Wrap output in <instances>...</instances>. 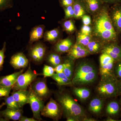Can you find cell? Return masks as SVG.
<instances>
[{
  "label": "cell",
  "mask_w": 121,
  "mask_h": 121,
  "mask_svg": "<svg viewBox=\"0 0 121 121\" xmlns=\"http://www.w3.org/2000/svg\"><path fill=\"white\" fill-rule=\"evenodd\" d=\"M100 11L94 20L93 35L103 42L115 41L117 39V32L107 9L104 7Z\"/></svg>",
  "instance_id": "1"
},
{
  "label": "cell",
  "mask_w": 121,
  "mask_h": 121,
  "mask_svg": "<svg viewBox=\"0 0 121 121\" xmlns=\"http://www.w3.org/2000/svg\"><path fill=\"white\" fill-rule=\"evenodd\" d=\"M56 99L62 108L66 117H73L77 121L84 119L86 116L82 107L75 101L68 93L59 92L56 93Z\"/></svg>",
  "instance_id": "2"
},
{
  "label": "cell",
  "mask_w": 121,
  "mask_h": 121,
  "mask_svg": "<svg viewBox=\"0 0 121 121\" xmlns=\"http://www.w3.org/2000/svg\"><path fill=\"white\" fill-rule=\"evenodd\" d=\"M96 68L91 64L83 62L77 66L71 83L76 85H84L94 82L97 78Z\"/></svg>",
  "instance_id": "3"
},
{
  "label": "cell",
  "mask_w": 121,
  "mask_h": 121,
  "mask_svg": "<svg viewBox=\"0 0 121 121\" xmlns=\"http://www.w3.org/2000/svg\"><path fill=\"white\" fill-rule=\"evenodd\" d=\"M97 91L103 97H112L117 95V80L113 75L102 78L97 86Z\"/></svg>",
  "instance_id": "4"
},
{
  "label": "cell",
  "mask_w": 121,
  "mask_h": 121,
  "mask_svg": "<svg viewBox=\"0 0 121 121\" xmlns=\"http://www.w3.org/2000/svg\"><path fill=\"white\" fill-rule=\"evenodd\" d=\"M39 74L34 71L30 66L24 73L21 74L17 78L16 82L12 86L13 91L27 90L29 86L35 82Z\"/></svg>",
  "instance_id": "5"
},
{
  "label": "cell",
  "mask_w": 121,
  "mask_h": 121,
  "mask_svg": "<svg viewBox=\"0 0 121 121\" xmlns=\"http://www.w3.org/2000/svg\"><path fill=\"white\" fill-rule=\"evenodd\" d=\"M63 112L62 108L57 101L52 98L41 111V115L44 117L50 118L54 120L60 118Z\"/></svg>",
  "instance_id": "6"
},
{
  "label": "cell",
  "mask_w": 121,
  "mask_h": 121,
  "mask_svg": "<svg viewBox=\"0 0 121 121\" xmlns=\"http://www.w3.org/2000/svg\"><path fill=\"white\" fill-rule=\"evenodd\" d=\"M28 104L32 111L33 117L37 121L42 120L41 112L45 106L44 102L30 90L29 95Z\"/></svg>",
  "instance_id": "7"
},
{
  "label": "cell",
  "mask_w": 121,
  "mask_h": 121,
  "mask_svg": "<svg viewBox=\"0 0 121 121\" xmlns=\"http://www.w3.org/2000/svg\"><path fill=\"white\" fill-rule=\"evenodd\" d=\"M47 48L43 43H37L33 45L29 50V55L30 59L35 63L43 62L45 58Z\"/></svg>",
  "instance_id": "8"
},
{
  "label": "cell",
  "mask_w": 121,
  "mask_h": 121,
  "mask_svg": "<svg viewBox=\"0 0 121 121\" xmlns=\"http://www.w3.org/2000/svg\"><path fill=\"white\" fill-rule=\"evenodd\" d=\"M30 90L43 101L48 99L50 95V91L47 85L46 80L43 78L34 82Z\"/></svg>",
  "instance_id": "9"
},
{
  "label": "cell",
  "mask_w": 121,
  "mask_h": 121,
  "mask_svg": "<svg viewBox=\"0 0 121 121\" xmlns=\"http://www.w3.org/2000/svg\"><path fill=\"white\" fill-rule=\"evenodd\" d=\"M10 64L14 69H25L28 66L29 60L23 52H18L11 57Z\"/></svg>",
  "instance_id": "10"
},
{
  "label": "cell",
  "mask_w": 121,
  "mask_h": 121,
  "mask_svg": "<svg viewBox=\"0 0 121 121\" xmlns=\"http://www.w3.org/2000/svg\"><path fill=\"white\" fill-rule=\"evenodd\" d=\"M68 52V56L72 60L84 58L91 54L86 47L77 43L72 46Z\"/></svg>",
  "instance_id": "11"
},
{
  "label": "cell",
  "mask_w": 121,
  "mask_h": 121,
  "mask_svg": "<svg viewBox=\"0 0 121 121\" xmlns=\"http://www.w3.org/2000/svg\"><path fill=\"white\" fill-rule=\"evenodd\" d=\"M102 52L106 53L111 56L115 61L121 60V48L116 44L106 45L103 48Z\"/></svg>",
  "instance_id": "12"
},
{
  "label": "cell",
  "mask_w": 121,
  "mask_h": 121,
  "mask_svg": "<svg viewBox=\"0 0 121 121\" xmlns=\"http://www.w3.org/2000/svg\"><path fill=\"white\" fill-rule=\"evenodd\" d=\"M23 111L21 109L17 110L7 108L0 111V115L7 121L9 120L17 121H19L23 116Z\"/></svg>",
  "instance_id": "13"
},
{
  "label": "cell",
  "mask_w": 121,
  "mask_h": 121,
  "mask_svg": "<svg viewBox=\"0 0 121 121\" xmlns=\"http://www.w3.org/2000/svg\"><path fill=\"white\" fill-rule=\"evenodd\" d=\"M29 90H21L15 91L12 93V95L21 108L25 104H28V97Z\"/></svg>",
  "instance_id": "14"
},
{
  "label": "cell",
  "mask_w": 121,
  "mask_h": 121,
  "mask_svg": "<svg viewBox=\"0 0 121 121\" xmlns=\"http://www.w3.org/2000/svg\"><path fill=\"white\" fill-rule=\"evenodd\" d=\"M24 69H22L20 71L13 73L0 77V86L12 87L16 82L19 76L23 72Z\"/></svg>",
  "instance_id": "15"
},
{
  "label": "cell",
  "mask_w": 121,
  "mask_h": 121,
  "mask_svg": "<svg viewBox=\"0 0 121 121\" xmlns=\"http://www.w3.org/2000/svg\"><path fill=\"white\" fill-rule=\"evenodd\" d=\"M110 18L116 32H121V5H117L115 7Z\"/></svg>",
  "instance_id": "16"
},
{
  "label": "cell",
  "mask_w": 121,
  "mask_h": 121,
  "mask_svg": "<svg viewBox=\"0 0 121 121\" xmlns=\"http://www.w3.org/2000/svg\"><path fill=\"white\" fill-rule=\"evenodd\" d=\"M73 45V42L71 38H66L57 42L55 47V50L58 53L68 52Z\"/></svg>",
  "instance_id": "17"
},
{
  "label": "cell",
  "mask_w": 121,
  "mask_h": 121,
  "mask_svg": "<svg viewBox=\"0 0 121 121\" xmlns=\"http://www.w3.org/2000/svg\"><path fill=\"white\" fill-rule=\"evenodd\" d=\"M45 26L43 25L36 26L32 29L30 34L29 43L31 44L38 41L43 36Z\"/></svg>",
  "instance_id": "18"
},
{
  "label": "cell",
  "mask_w": 121,
  "mask_h": 121,
  "mask_svg": "<svg viewBox=\"0 0 121 121\" xmlns=\"http://www.w3.org/2000/svg\"><path fill=\"white\" fill-rule=\"evenodd\" d=\"M73 7L74 10V17L75 18H80L85 15L86 8L82 0H75Z\"/></svg>",
  "instance_id": "19"
},
{
  "label": "cell",
  "mask_w": 121,
  "mask_h": 121,
  "mask_svg": "<svg viewBox=\"0 0 121 121\" xmlns=\"http://www.w3.org/2000/svg\"><path fill=\"white\" fill-rule=\"evenodd\" d=\"M82 1L87 9L93 13L100 10L103 3L101 0H82Z\"/></svg>",
  "instance_id": "20"
},
{
  "label": "cell",
  "mask_w": 121,
  "mask_h": 121,
  "mask_svg": "<svg viewBox=\"0 0 121 121\" xmlns=\"http://www.w3.org/2000/svg\"><path fill=\"white\" fill-rule=\"evenodd\" d=\"M103 106V101L101 99L95 98L91 100L89 105V110L93 113L98 114L101 112Z\"/></svg>",
  "instance_id": "21"
},
{
  "label": "cell",
  "mask_w": 121,
  "mask_h": 121,
  "mask_svg": "<svg viewBox=\"0 0 121 121\" xmlns=\"http://www.w3.org/2000/svg\"><path fill=\"white\" fill-rule=\"evenodd\" d=\"M59 35V31L58 29L47 31L44 34V39L49 43H55L58 39Z\"/></svg>",
  "instance_id": "22"
},
{
  "label": "cell",
  "mask_w": 121,
  "mask_h": 121,
  "mask_svg": "<svg viewBox=\"0 0 121 121\" xmlns=\"http://www.w3.org/2000/svg\"><path fill=\"white\" fill-rule=\"evenodd\" d=\"M45 58L47 62L54 68L62 63V58L58 53L54 52L50 53L46 56Z\"/></svg>",
  "instance_id": "23"
},
{
  "label": "cell",
  "mask_w": 121,
  "mask_h": 121,
  "mask_svg": "<svg viewBox=\"0 0 121 121\" xmlns=\"http://www.w3.org/2000/svg\"><path fill=\"white\" fill-rule=\"evenodd\" d=\"M51 78L55 81L59 85H67L71 83V80L69 79L63 72L56 73Z\"/></svg>",
  "instance_id": "24"
},
{
  "label": "cell",
  "mask_w": 121,
  "mask_h": 121,
  "mask_svg": "<svg viewBox=\"0 0 121 121\" xmlns=\"http://www.w3.org/2000/svg\"><path fill=\"white\" fill-rule=\"evenodd\" d=\"M73 91L76 96L82 101L86 100L91 95L90 90L87 88H75Z\"/></svg>",
  "instance_id": "25"
},
{
  "label": "cell",
  "mask_w": 121,
  "mask_h": 121,
  "mask_svg": "<svg viewBox=\"0 0 121 121\" xmlns=\"http://www.w3.org/2000/svg\"><path fill=\"white\" fill-rule=\"evenodd\" d=\"M86 48L90 54H94L99 52L101 49V45L98 41L92 39Z\"/></svg>",
  "instance_id": "26"
},
{
  "label": "cell",
  "mask_w": 121,
  "mask_h": 121,
  "mask_svg": "<svg viewBox=\"0 0 121 121\" xmlns=\"http://www.w3.org/2000/svg\"><path fill=\"white\" fill-rule=\"evenodd\" d=\"M4 99L5 105L7 106V108L17 110L21 109L12 95L5 97Z\"/></svg>",
  "instance_id": "27"
},
{
  "label": "cell",
  "mask_w": 121,
  "mask_h": 121,
  "mask_svg": "<svg viewBox=\"0 0 121 121\" xmlns=\"http://www.w3.org/2000/svg\"><path fill=\"white\" fill-rule=\"evenodd\" d=\"M119 106L117 102L112 101L110 102L106 109V112L110 115H114L117 114L119 112Z\"/></svg>",
  "instance_id": "28"
},
{
  "label": "cell",
  "mask_w": 121,
  "mask_h": 121,
  "mask_svg": "<svg viewBox=\"0 0 121 121\" xmlns=\"http://www.w3.org/2000/svg\"><path fill=\"white\" fill-rule=\"evenodd\" d=\"M65 63V67L63 72L69 79L72 80L73 78V63L70 60H67Z\"/></svg>",
  "instance_id": "29"
},
{
  "label": "cell",
  "mask_w": 121,
  "mask_h": 121,
  "mask_svg": "<svg viewBox=\"0 0 121 121\" xmlns=\"http://www.w3.org/2000/svg\"><path fill=\"white\" fill-rule=\"evenodd\" d=\"M92 39L91 36L86 35L80 33L78 36L77 43L86 47Z\"/></svg>",
  "instance_id": "30"
},
{
  "label": "cell",
  "mask_w": 121,
  "mask_h": 121,
  "mask_svg": "<svg viewBox=\"0 0 121 121\" xmlns=\"http://www.w3.org/2000/svg\"><path fill=\"white\" fill-rule=\"evenodd\" d=\"M63 26L64 30L68 33L73 32L75 30L74 25L71 20H67L64 22Z\"/></svg>",
  "instance_id": "31"
},
{
  "label": "cell",
  "mask_w": 121,
  "mask_h": 121,
  "mask_svg": "<svg viewBox=\"0 0 121 121\" xmlns=\"http://www.w3.org/2000/svg\"><path fill=\"white\" fill-rule=\"evenodd\" d=\"M54 68L52 66L44 65L43 69V75L44 78L51 77L55 73Z\"/></svg>",
  "instance_id": "32"
},
{
  "label": "cell",
  "mask_w": 121,
  "mask_h": 121,
  "mask_svg": "<svg viewBox=\"0 0 121 121\" xmlns=\"http://www.w3.org/2000/svg\"><path fill=\"white\" fill-rule=\"evenodd\" d=\"M112 62H115L114 60L108 54L104 52L99 57L100 66Z\"/></svg>",
  "instance_id": "33"
},
{
  "label": "cell",
  "mask_w": 121,
  "mask_h": 121,
  "mask_svg": "<svg viewBox=\"0 0 121 121\" xmlns=\"http://www.w3.org/2000/svg\"><path fill=\"white\" fill-rule=\"evenodd\" d=\"M13 5V0H0V11L10 8Z\"/></svg>",
  "instance_id": "34"
},
{
  "label": "cell",
  "mask_w": 121,
  "mask_h": 121,
  "mask_svg": "<svg viewBox=\"0 0 121 121\" xmlns=\"http://www.w3.org/2000/svg\"><path fill=\"white\" fill-rule=\"evenodd\" d=\"M6 43L5 42L4 43L3 48L1 50H0V73L3 68V64L4 62L5 58V52L6 50Z\"/></svg>",
  "instance_id": "35"
},
{
  "label": "cell",
  "mask_w": 121,
  "mask_h": 121,
  "mask_svg": "<svg viewBox=\"0 0 121 121\" xmlns=\"http://www.w3.org/2000/svg\"><path fill=\"white\" fill-rule=\"evenodd\" d=\"M65 19H68L74 17V10L73 5L64 7Z\"/></svg>",
  "instance_id": "36"
},
{
  "label": "cell",
  "mask_w": 121,
  "mask_h": 121,
  "mask_svg": "<svg viewBox=\"0 0 121 121\" xmlns=\"http://www.w3.org/2000/svg\"><path fill=\"white\" fill-rule=\"evenodd\" d=\"M12 87H8L0 86V98L7 97L9 95Z\"/></svg>",
  "instance_id": "37"
},
{
  "label": "cell",
  "mask_w": 121,
  "mask_h": 121,
  "mask_svg": "<svg viewBox=\"0 0 121 121\" xmlns=\"http://www.w3.org/2000/svg\"><path fill=\"white\" fill-rule=\"evenodd\" d=\"M92 29L89 25H83L82 29L80 33L86 35H91Z\"/></svg>",
  "instance_id": "38"
},
{
  "label": "cell",
  "mask_w": 121,
  "mask_h": 121,
  "mask_svg": "<svg viewBox=\"0 0 121 121\" xmlns=\"http://www.w3.org/2000/svg\"><path fill=\"white\" fill-rule=\"evenodd\" d=\"M118 62L115 67V73L117 78H121V60Z\"/></svg>",
  "instance_id": "39"
},
{
  "label": "cell",
  "mask_w": 121,
  "mask_h": 121,
  "mask_svg": "<svg viewBox=\"0 0 121 121\" xmlns=\"http://www.w3.org/2000/svg\"><path fill=\"white\" fill-rule=\"evenodd\" d=\"M83 25H89L91 23V20L90 17L88 15H83L82 17Z\"/></svg>",
  "instance_id": "40"
},
{
  "label": "cell",
  "mask_w": 121,
  "mask_h": 121,
  "mask_svg": "<svg viewBox=\"0 0 121 121\" xmlns=\"http://www.w3.org/2000/svg\"><path fill=\"white\" fill-rule=\"evenodd\" d=\"M62 6L64 7L72 5L75 2V0H60Z\"/></svg>",
  "instance_id": "41"
},
{
  "label": "cell",
  "mask_w": 121,
  "mask_h": 121,
  "mask_svg": "<svg viewBox=\"0 0 121 121\" xmlns=\"http://www.w3.org/2000/svg\"><path fill=\"white\" fill-rule=\"evenodd\" d=\"M65 63H60L54 68L55 72L56 73H62L63 72L64 69L65 67Z\"/></svg>",
  "instance_id": "42"
},
{
  "label": "cell",
  "mask_w": 121,
  "mask_h": 121,
  "mask_svg": "<svg viewBox=\"0 0 121 121\" xmlns=\"http://www.w3.org/2000/svg\"><path fill=\"white\" fill-rule=\"evenodd\" d=\"M19 121H37L34 118H28V117L22 116Z\"/></svg>",
  "instance_id": "43"
},
{
  "label": "cell",
  "mask_w": 121,
  "mask_h": 121,
  "mask_svg": "<svg viewBox=\"0 0 121 121\" xmlns=\"http://www.w3.org/2000/svg\"><path fill=\"white\" fill-rule=\"evenodd\" d=\"M117 95H121V78L119 80H117Z\"/></svg>",
  "instance_id": "44"
},
{
  "label": "cell",
  "mask_w": 121,
  "mask_h": 121,
  "mask_svg": "<svg viewBox=\"0 0 121 121\" xmlns=\"http://www.w3.org/2000/svg\"><path fill=\"white\" fill-rule=\"evenodd\" d=\"M103 3H117L120 2L121 0H101Z\"/></svg>",
  "instance_id": "45"
},
{
  "label": "cell",
  "mask_w": 121,
  "mask_h": 121,
  "mask_svg": "<svg viewBox=\"0 0 121 121\" xmlns=\"http://www.w3.org/2000/svg\"><path fill=\"white\" fill-rule=\"evenodd\" d=\"M67 121H76V119L75 118L71 117H66Z\"/></svg>",
  "instance_id": "46"
},
{
  "label": "cell",
  "mask_w": 121,
  "mask_h": 121,
  "mask_svg": "<svg viewBox=\"0 0 121 121\" xmlns=\"http://www.w3.org/2000/svg\"><path fill=\"white\" fill-rule=\"evenodd\" d=\"M5 105L4 102H3L1 105H0V113L1 109L2 108V107ZM0 121H7L4 118H2L0 117Z\"/></svg>",
  "instance_id": "47"
},
{
  "label": "cell",
  "mask_w": 121,
  "mask_h": 121,
  "mask_svg": "<svg viewBox=\"0 0 121 121\" xmlns=\"http://www.w3.org/2000/svg\"><path fill=\"white\" fill-rule=\"evenodd\" d=\"M83 121H96V120H95V119H93V118H89L86 117L85 118L83 119Z\"/></svg>",
  "instance_id": "48"
},
{
  "label": "cell",
  "mask_w": 121,
  "mask_h": 121,
  "mask_svg": "<svg viewBox=\"0 0 121 121\" xmlns=\"http://www.w3.org/2000/svg\"><path fill=\"white\" fill-rule=\"evenodd\" d=\"M107 121H116L117 120H114V119H112L110 117H108L107 119Z\"/></svg>",
  "instance_id": "49"
},
{
  "label": "cell",
  "mask_w": 121,
  "mask_h": 121,
  "mask_svg": "<svg viewBox=\"0 0 121 121\" xmlns=\"http://www.w3.org/2000/svg\"><path fill=\"white\" fill-rule=\"evenodd\" d=\"M1 98H0V100H1Z\"/></svg>",
  "instance_id": "50"
},
{
  "label": "cell",
  "mask_w": 121,
  "mask_h": 121,
  "mask_svg": "<svg viewBox=\"0 0 121 121\" xmlns=\"http://www.w3.org/2000/svg\"></svg>",
  "instance_id": "51"
},
{
  "label": "cell",
  "mask_w": 121,
  "mask_h": 121,
  "mask_svg": "<svg viewBox=\"0 0 121 121\" xmlns=\"http://www.w3.org/2000/svg\"></svg>",
  "instance_id": "52"
}]
</instances>
